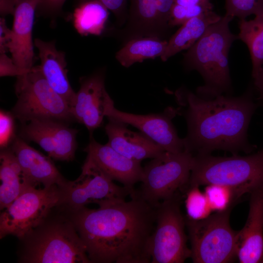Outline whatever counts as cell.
<instances>
[{
	"mask_svg": "<svg viewBox=\"0 0 263 263\" xmlns=\"http://www.w3.org/2000/svg\"><path fill=\"white\" fill-rule=\"evenodd\" d=\"M29 70L21 69L16 65L12 58L6 53H0V76H16L17 77L27 73Z\"/></svg>",
	"mask_w": 263,
	"mask_h": 263,
	"instance_id": "obj_33",
	"label": "cell"
},
{
	"mask_svg": "<svg viewBox=\"0 0 263 263\" xmlns=\"http://www.w3.org/2000/svg\"><path fill=\"white\" fill-rule=\"evenodd\" d=\"M61 203L62 191L57 185L29 187L0 213V239L8 235L24 239Z\"/></svg>",
	"mask_w": 263,
	"mask_h": 263,
	"instance_id": "obj_8",
	"label": "cell"
},
{
	"mask_svg": "<svg viewBox=\"0 0 263 263\" xmlns=\"http://www.w3.org/2000/svg\"><path fill=\"white\" fill-rule=\"evenodd\" d=\"M212 210L222 212L232 209L241 196L234 189L219 185H208L204 192Z\"/></svg>",
	"mask_w": 263,
	"mask_h": 263,
	"instance_id": "obj_27",
	"label": "cell"
},
{
	"mask_svg": "<svg viewBox=\"0 0 263 263\" xmlns=\"http://www.w3.org/2000/svg\"><path fill=\"white\" fill-rule=\"evenodd\" d=\"M11 30L9 29L4 17L0 19V53L8 51L7 45L10 39Z\"/></svg>",
	"mask_w": 263,
	"mask_h": 263,
	"instance_id": "obj_36",
	"label": "cell"
},
{
	"mask_svg": "<svg viewBox=\"0 0 263 263\" xmlns=\"http://www.w3.org/2000/svg\"><path fill=\"white\" fill-rule=\"evenodd\" d=\"M14 116L12 113L0 110V147L6 149L15 139Z\"/></svg>",
	"mask_w": 263,
	"mask_h": 263,
	"instance_id": "obj_31",
	"label": "cell"
},
{
	"mask_svg": "<svg viewBox=\"0 0 263 263\" xmlns=\"http://www.w3.org/2000/svg\"><path fill=\"white\" fill-rule=\"evenodd\" d=\"M225 16L240 19L263 16V0H225Z\"/></svg>",
	"mask_w": 263,
	"mask_h": 263,
	"instance_id": "obj_29",
	"label": "cell"
},
{
	"mask_svg": "<svg viewBox=\"0 0 263 263\" xmlns=\"http://www.w3.org/2000/svg\"><path fill=\"white\" fill-rule=\"evenodd\" d=\"M109 15V9L96 0L79 2L72 17L74 26L81 36L101 35Z\"/></svg>",
	"mask_w": 263,
	"mask_h": 263,
	"instance_id": "obj_23",
	"label": "cell"
},
{
	"mask_svg": "<svg viewBox=\"0 0 263 263\" xmlns=\"http://www.w3.org/2000/svg\"><path fill=\"white\" fill-rule=\"evenodd\" d=\"M130 26L138 35L158 37L160 27L156 0H130Z\"/></svg>",
	"mask_w": 263,
	"mask_h": 263,
	"instance_id": "obj_26",
	"label": "cell"
},
{
	"mask_svg": "<svg viewBox=\"0 0 263 263\" xmlns=\"http://www.w3.org/2000/svg\"><path fill=\"white\" fill-rule=\"evenodd\" d=\"M263 184V149L245 156L193 155L188 186L219 185L241 196Z\"/></svg>",
	"mask_w": 263,
	"mask_h": 263,
	"instance_id": "obj_4",
	"label": "cell"
},
{
	"mask_svg": "<svg viewBox=\"0 0 263 263\" xmlns=\"http://www.w3.org/2000/svg\"><path fill=\"white\" fill-rule=\"evenodd\" d=\"M193 155L165 151L152 158L143 168L141 185L137 193L148 203L156 207L184 187L188 186Z\"/></svg>",
	"mask_w": 263,
	"mask_h": 263,
	"instance_id": "obj_9",
	"label": "cell"
},
{
	"mask_svg": "<svg viewBox=\"0 0 263 263\" xmlns=\"http://www.w3.org/2000/svg\"><path fill=\"white\" fill-rule=\"evenodd\" d=\"M210 2V0H175V4L183 6H193Z\"/></svg>",
	"mask_w": 263,
	"mask_h": 263,
	"instance_id": "obj_38",
	"label": "cell"
},
{
	"mask_svg": "<svg viewBox=\"0 0 263 263\" xmlns=\"http://www.w3.org/2000/svg\"><path fill=\"white\" fill-rule=\"evenodd\" d=\"M233 19L225 15L222 17L184 54L186 68L197 71L204 80V85L196 92L201 97L213 98L231 92L228 54L232 43L238 39L229 28Z\"/></svg>",
	"mask_w": 263,
	"mask_h": 263,
	"instance_id": "obj_3",
	"label": "cell"
},
{
	"mask_svg": "<svg viewBox=\"0 0 263 263\" xmlns=\"http://www.w3.org/2000/svg\"><path fill=\"white\" fill-rule=\"evenodd\" d=\"M238 39L248 47L252 62V76L256 80L263 67V16L240 19Z\"/></svg>",
	"mask_w": 263,
	"mask_h": 263,
	"instance_id": "obj_25",
	"label": "cell"
},
{
	"mask_svg": "<svg viewBox=\"0 0 263 263\" xmlns=\"http://www.w3.org/2000/svg\"><path fill=\"white\" fill-rule=\"evenodd\" d=\"M188 187L185 198L186 218L192 220L206 218L212 210L205 193L199 187Z\"/></svg>",
	"mask_w": 263,
	"mask_h": 263,
	"instance_id": "obj_28",
	"label": "cell"
},
{
	"mask_svg": "<svg viewBox=\"0 0 263 263\" xmlns=\"http://www.w3.org/2000/svg\"><path fill=\"white\" fill-rule=\"evenodd\" d=\"M105 127L108 144L125 157L141 162L147 158H154L165 151L143 133L127 128V124L112 117H107Z\"/></svg>",
	"mask_w": 263,
	"mask_h": 263,
	"instance_id": "obj_18",
	"label": "cell"
},
{
	"mask_svg": "<svg viewBox=\"0 0 263 263\" xmlns=\"http://www.w3.org/2000/svg\"><path fill=\"white\" fill-rule=\"evenodd\" d=\"M62 203L71 211L76 210L86 205L113 199H125L134 189L120 187L94 166L85 161L82 172L75 180L69 181L61 188Z\"/></svg>",
	"mask_w": 263,
	"mask_h": 263,
	"instance_id": "obj_11",
	"label": "cell"
},
{
	"mask_svg": "<svg viewBox=\"0 0 263 263\" xmlns=\"http://www.w3.org/2000/svg\"><path fill=\"white\" fill-rule=\"evenodd\" d=\"M25 238L27 241L22 262L91 263L71 220H57L45 223L44 221Z\"/></svg>",
	"mask_w": 263,
	"mask_h": 263,
	"instance_id": "obj_5",
	"label": "cell"
},
{
	"mask_svg": "<svg viewBox=\"0 0 263 263\" xmlns=\"http://www.w3.org/2000/svg\"><path fill=\"white\" fill-rule=\"evenodd\" d=\"M168 43V41L155 37L133 38L116 53L115 58L121 65L128 68L136 62L160 57Z\"/></svg>",
	"mask_w": 263,
	"mask_h": 263,
	"instance_id": "obj_24",
	"label": "cell"
},
{
	"mask_svg": "<svg viewBox=\"0 0 263 263\" xmlns=\"http://www.w3.org/2000/svg\"><path fill=\"white\" fill-rule=\"evenodd\" d=\"M86 0H79V2ZM111 11L117 18L125 15L128 0H96Z\"/></svg>",
	"mask_w": 263,
	"mask_h": 263,
	"instance_id": "obj_35",
	"label": "cell"
},
{
	"mask_svg": "<svg viewBox=\"0 0 263 263\" xmlns=\"http://www.w3.org/2000/svg\"><path fill=\"white\" fill-rule=\"evenodd\" d=\"M262 263H263V259L262 260V262H261Z\"/></svg>",
	"mask_w": 263,
	"mask_h": 263,
	"instance_id": "obj_40",
	"label": "cell"
},
{
	"mask_svg": "<svg viewBox=\"0 0 263 263\" xmlns=\"http://www.w3.org/2000/svg\"><path fill=\"white\" fill-rule=\"evenodd\" d=\"M254 82L260 94L261 98L263 100V67L258 78L254 81Z\"/></svg>",
	"mask_w": 263,
	"mask_h": 263,
	"instance_id": "obj_39",
	"label": "cell"
},
{
	"mask_svg": "<svg viewBox=\"0 0 263 263\" xmlns=\"http://www.w3.org/2000/svg\"><path fill=\"white\" fill-rule=\"evenodd\" d=\"M17 77V101L12 113L21 123L37 119L64 122L74 119L69 105L49 85L39 66Z\"/></svg>",
	"mask_w": 263,
	"mask_h": 263,
	"instance_id": "obj_7",
	"label": "cell"
},
{
	"mask_svg": "<svg viewBox=\"0 0 263 263\" xmlns=\"http://www.w3.org/2000/svg\"><path fill=\"white\" fill-rule=\"evenodd\" d=\"M22 170L36 187L57 185L60 188L68 182L59 172L50 158L35 150L23 138L16 137L10 148Z\"/></svg>",
	"mask_w": 263,
	"mask_h": 263,
	"instance_id": "obj_19",
	"label": "cell"
},
{
	"mask_svg": "<svg viewBox=\"0 0 263 263\" xmlns=\"http://www.w3.org/2000/svg\"><path fill=\"white\" fill-rule=\"evenodd\" d=\"M19 0H0V13L2 17L9 14L13 15Z\"/></svg>",
	"mask_w": 263,
	"mask_h": 263,
	"instance_id": "obj_37",
	"label": "cell"
},
{
	"mask_svg": "<svg viewBox=\"0 0 263 263\" xmlns=\"http://www.w3.org/2000/svg\"><path fill=\"white\" fill-rule=\"evenodd\" d=\"M84 151L87 154L85 162L96 167L113 181L131 189L141 181L143 168L141 162L125 157L108 144H100L91 136Z\"/></svg>",
	"mask_w": 263,
	"mask_h": 263,
	"instance_id": "obj_15",
	"label": "cell"
},
{
	"mask_svg": "<svg viewBox=\"0 0 263 263\" xmlns=\"http://www.w3.org/2000/svg\"><path fill=\"white\" fill-rule=\"evenodd\" d=\"M175 95L187 124L183 138L185 150L193 155L210 154L216 150L237 155L254 149L247 133L257 104L249 91L239 96L222 94L207 99L181 88Z\"/></svg>",
	"mask_w": 263,
	"mask_h": 263,
	"instance_id": "obj_2",
	"label": "cell"
},
{
	"mask_svg": "<svg viewBox=\"0 0 263 263\" xmlns=\"http://www.w3.org/2000/svg\"><path fill=\"white\" fill-rule=\"evenodd\" d=\"M178 192L155 207L156 223L150 241L151 263H182L191 257Z\"/></svg>",
	"mask_w": 263,
	"mask_h": 263,
	"instance_id": "obj_10",
	"label": "cell"
},
{
	"mask_svg": "<svg viewBox=\"0 0 263 263\" xmlns=\"http://www.w3.org/2000/svg\"><path fill=\"white\" fill-rule=\"evenodd\" d=\"M66 0H38L36 13L39 16L53 19L61 14Z\"/></svg>",
	"mask_w": 263,
	"mask_h": 263,
	"instance_id": "obj_32",
	"label": "cell"
},
{
	"mask_svg": "<svg viewBox=\"0 0 263 263\" xmlns=\"http://www.w3.org/2000/svg\"><path fill=\"white\" fill-rule=\"evenodd\" d=\"M0 161V208L2 210L26 189L36 186L24 174L11 149L1 150Z\"/></svg>",
	"mask_w": 263,
	"mask_h": 263,
	"instance_id": "obj_21",
	"label": "cell"
},
{
	"mask_svg": "<svg viewBox=\"0 0 263 263\" xmlns=\"http://www.w3.org/2000/svg\"><path fill=\"white\" fill-rule=\"evenodd\" d=\"M249 193L247 219L238 231L237 258L241 263H259L263 258V184Z\"/></svg>",
	"mask_w": 263,
	"mask_h": 263,
	"instance_id": "obj_17",
	"label": "cell"
},
{
	"mask_svg": "<svg viewBox=\"0 0 263 263\" xmlns=\"http://www.w3.org/2000/svg\"><path fill=\"white\" fill-rule=\"evenodd\" d=\"M179 114V107H169L158 113L136 114L121 111L114 106L106 117L136 128L165 151L176 153L185 150L183 139L179 137L172 122Z\"/></svg>",
	"mask_w": 263,
	"mask_h": 263,
	"instance_id": "obj_12",
	"label": "cell"
},
{
	"mask_svg": "<svg viewBox=\"0 0 263 263\" xmlns=\"http://www.w3.org/2000/svg\"><path fill=\"white\" fill-rule=\"evenodd\" d=\"M175 0H156L158 18L162 32L169 26L172 8Z\"/></svg>",
	"mask_w": 263,
	"mask_h": 263,
	"instance_id": "obj_34",
	"label": "cell"
},
{
	"mask_svg": "<svg viewBox=\"0 0 263 263\" xmlns=\"http://www.w3.org/2000/svg\"><path fill=\"white\" fill-rule=\"evenodd\" d=\"M231 210L200 220L185 218L193 263H230L237 258L238 231L230 226Z\"/></svg>",
	"mask_w": 263,
	"mask_h": 263,
	"instance_id": "obj_6",
	"label": "cell"
},
{
	"mask_svg": "<svg viewBox=\"0 0 263 263\" xmlns=\"http://www.w3.org/2000/svg\"><path fill=\"white\" fill-rule=\"evenodd\" d=\"M38 0H19L13 14L14 20L7 49L15 64L30 70L36 56L32 41L34 15Z\"/></svg>",
	"mask_w": 263,
	"mask_h": 263,
	"instance_id": "obj_16",
	"label": "cell"
},
{
	"mask_svg": "<svg viewBox=\"0 0 263 263\" xmlns=\"http://www.w3.org/2000/svg\"><path fill=\"white\" fill-rule=\"evenodd\" d=\"M221 16L213 10L193 18L183 24L170 38L164 53L160 56L163 61L180 52L190 48L212 24Z\"/></svg>",
	"mask_w": 263,
	"mask_h": 263,
	"instance_id": "obj_22",
	"label": "cell"
},
{
	"mask_svg": "<svg viewBox=\"0 0 263 263\" xmlns=\"http://www.w3.org/2000/svg\"><path fill=\"white\" fill-rule=\"evenodd\" d=\"M114 107L107 93L103 73H95L81 80L71 113L74 120L92 132L102 124L103 118Z\"/></svg>",
	"mask_w": 263,
	"mask_h": 263,
	"instance_id": "obj_14",
	"label": "cell"
},
{
	"mask_svg": "<svg viewBox=\"0 0 263 263\" xmlns=\"http://www.w3.org/2000/svg\"><path fill=\"white\" fill-rule=\"evenodd\" d=\"M131 200H111L96 209L72 211L71 220L91 263H149L150 241L156 223L155 207L135 190Z\"/></svg>",
	"mask_w": 263,
	"mask_h": 263,
	"instance_id": "obj_1",
	"label": "cell"
},
{
	"mask_svg": "<svg viewBox=\"0 0 263 263\" xmlns=\"http://www.w3.org/2000/svg\"><path fill=\"white\" fill-rule=\"evenodd\" d=\"M77 132L64 122L37 119L22 123L20 134L23 139L39 145L50 157L69 161L75 157Z\"/></svg>",
	"mask_w": 263,
	"mask_h": 263,
	"instance_id": "obj_13",
	"label": "cell"
},
{
	"mask_svg": "<svg viewBox=\"0 0 263 263\" xmlns=\"http://www.w3.org/2000/svg\"><path fill=\"white\" fill-rule=\"evenodd\" d=\"M38 49L41 71L49 85L71 108L75 97L67 77L65 54L58 51L54 41H45L39 38L34 40Z\"/></svg>",
	"mask_w": 263,
	"mask_h": 263,
	"instance_id": "obj_20",
	"label": "cell"
},
{
	"mask_svg": "<svg viewBox=\"0 0 263 263\" xmlns=\"http://www.w3.org/2000/svg\"><path fill=\"white\" fill-rule=\"evenodd\" d=\"M213 10L210 2L193 6H183L174 4L169 21V27L182 25L189 19Z\"/></svg>",
	"mask_w": 263,
	"mask_h": 263,
	"instance_id": "obj_30",
	"label": "cell"
}]
</instances>
